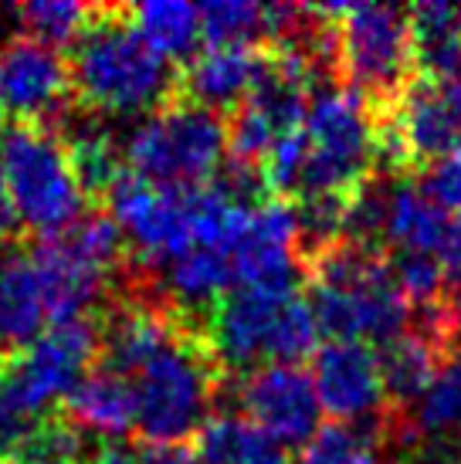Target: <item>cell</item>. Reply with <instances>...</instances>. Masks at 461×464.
<instances>
[{"instance_id": "32", "label": "cell", "mask_w": 461, "mask_h": 464, "mask_svg": "<svg viewBox=\"0 0 461 464\" xmlns=\"http://www.w3.org/2000/svg\"><path fill=\"white\" fill-rule=\"evenodd\" d=\"M142 458H146V464H207L187 444H177V448H146Z\"/></svg>"}, {"instance_id": "35", "label": "cell", "mask_w": 461, "mask_h": 464, "mask_svg": "<svg viewBox=\"0 0 461 464\" xmlns=\"http://www.w3.org/2000/svg\"><path fill=\"white\" fill-rule=\"evenodd\" d=\"M7 362H11V356L0 349V383H4V373H7Z\"/></svg>"}, {"instance_id": "8", "label": "cell", "mask_w": 461, "mask_h": 464, "mask_svg": "<svg viewBox=\"0 0 461 464\" xmlns=\"http://www.w3.org/2000/svg\"><path fill=\"white\" fill-rule=\"evenodd\" d=\"M99 360V323L52 325L27 349L14 353L0 383V407L25 420H44L58 400H68Z\"/></svg>"}, {"instance_id": "26", "label": "cell", "mask_w": 461, "mask_h": 464, "mask_svg": "<svg viewBox=\"0 0 461 464\" xmlns=\"http://www.w3.org/2000/svg\"><path fill=\"white\" fill-rule=\"evenodd\" d=\"M390 275L414 312L435 309V305H445L448 298H455L451 271L445 268V261L431 258V255L390 251Z\"/></svg>"}, {"instance_id": "30", "label": "cell", "mask_w": 461, "mask_h": 464, "mask_svg": "<svg viewBox=\"0 0 461 464\" xmlns=\"http://www.w3.org/2000/svg\"><path fill=\"white\" fill-rule=\"evenodd\" d=\"M417 187L445 214H451V218L458 214L461 218V150L445 156V160H437V163H431V167H424Z\"/></svg>"}, {"instance_id": "24", "label": "cell", "mask_w": 461, "mask_h": 464, "mask_svg": "<svg viewBox=\"0 0 461 464\" xmlns=\"http://www.w3.org/2000/svg\"><path fill=\"white\" fill-rule=\"evenodd\" d=\"M394 438L367 424H322L299 451V464H384V448Z\"/></svg>"}, {"instance_id": "2", "label": "cell", "mask_w": 461, "mask_h": 464, "mask_svg": "<svg viewBox=\"0 0 461 464\" xmlns=\"http://www.w3.org/2000/svg\"><path fill=\"white\" fill-rule=\"evenodd\" d=\"M306 275L312 288L309 305L316 312L319 333L336 343L387 346L414 323V309L390 275L387 247L343 237L312 255Z\"/></svg>"}, {"instance_id": "25", "label": "cell", "mask_w": 461, "mask_h": 464, "mask_svg": "<svg viewBox=\"0 0 461 464\" xmlns=\"http://www.w3.org/2000/svg\"><path fill=\"white\" fill-rule=\"evenodd\" d=\"M414 430L427 440L461 438V353L445 360L431 387L414 403Z\"/></svg>"}, {"instance_id": "15", "label": "cell", "mask_w": 461, "mask_h": 464, "mask_svg": "<svg viewBox=\"0 0 461 464\" xmlns=\"http://www.w3.org/2000/svg\"><path fill=\"white\" fill-rule=\"evenodd\" d=\"M295 295H269L251 288H230L211 309L204 325L207 346L228 373H251L258 362H275V335L285 305Z\"/></svg>"}, {"instance_id": "18", "label": "cell", "mask_w": 461, "mask_h": 464, "mask_svg": "<svg viewBox=\"0 0 461 464\" xmlns=\"http://www.w3.org/2000/svg\"><path fill=\"white\" fill-rule=\"evenodd\" d=\"M44 323L48 312L31 251L0 247V349L7 356L27 349L44 333Z\"/></svg>"}, {"instance_id": "29", "label": "cell", "mask_w": 461, "mask_h": 464, "mask_svg": "<svg viewBox=\"0 0 461 464\" xmlns=\"http://www.w3.org/2000/svg\"><path fill=\"white\" fill-rule=\"evenodd\" d=\"M17 21L27 38L44 41V44H72L92 21L89 4L75 0H31L17 7Z\"/></svg>"}, {"instance_id": "12", "label": "cell", "mask_w": 461, "mask_h": 464, "mask_svg": "<svg viewBox=\"0 0 461 464\" xmlns=\"http://www.w3.org/2000/svg\"><path fill=\"white\" fill-rule=\"evenodd\" d=\"M68 102V58L27 34H14L0 44V116L52 126V116H64Z\"/></svg>"}, {"instance_id": "31", "label": "cell", "mask_w": 461, "mask_h": 464, "mask_svg": "<svg viewBox=\"0 0 461 464\" xmlns=\"http://www.w3.org/2000/svg\"><path fill=\"white\" fill-rule=\"evenodd\" d=\"M17 234H21V218H17V207H14L11 190H7V177L0 167V247H11V241H17Z\"/></svg>"}, {"instance_id": "17", "label": "cell", "mask_w": 461, "mask_h": 464, "mask_svg": "<svg viewBox=\"0 0 461 464\" xmlns=\"http://www.w3.org/2000/svg\"><path fill=\"white\" fill-rule=\"evenodd\" d=\"M461 218L445 214L437 204H431L421 194V187L407 180L390 183V197H387V218H384V241L394 251H407V255H431V258L445 261L455 245H458Z\"/></svg>"}, {"instance_id": "10", "label": "cell", "mask_w": 461, "mask_h": 464, "mask_svg": "<svg viewBox=\"0 0 461 464\" xmlns=\"http://www.w3.org/2000/svg\"><path fill=\"white\" fill-rule=\"evenodd\" d=\"M309 373L322 413H329L333 424L380 427L394 438V444L404 440L407 417L394 411L387 400L380 353H373V346L329 339L326 346L316 349Z\"/></svg>"}, {"instance_id": "4", "label": "cell", "mask_w": 461, "mask_h": 464, "mask_svg": "<svg viewBox=\"0 0 461 464\" xmlns=\"http://www.w3.org/2000/svg\"><path fill=\"white\" fill-rule=\"evenodd\" d=\"M306 167L299 177L302 197H353L377 177L384 163L380 150V112L357 89L329 85L309 102L306 116Z\"/></svg>"}, {"instance_id": "33", "label": "cell", "mask_w": 461, "mask_h": 464, "mask_svg": "<svg viewBox=\"0 0 461 464\" xmlns=\"http://www.w3.org/2000/svg\"><path fill=\"white\" fill-rule=\"evenodd\" d=\"M85 464H146L142 454H136L126 444H109L103 451H95Z\"/></svg>"}, {"instance_id": "13", "label": "cell", "mask_w": 461, "mask_h": 464, "mask_svg": "<svg viewBox=\"0 0 461 464\" xmlns=\"http://www.w3.org/2000/svg\"><path fill=\"white\" fill-rule=\"evenodd\" d=\"M234 288L269 292V295H299L306 261L299 251V220L292 200H269L258 207L248 231L230 251Z\"/></svg>"}, {"instance_id": "6", "label": "cell", "mask_w": 461, "mask_h": 464, "mask_svg": "<svg viewBox=\"0 0 461 464\" xmlns=\"http://www.w3.org/2000/svg\"><path fill=\"white\" fill-rule=\"evenodd\" d=\"M0 167L21 227L54 237L85 218L89 197L78 183L58 130L11 122V130L0 136Z\"/></svg>"}, {"instance_id": "11", "label": "cell", "mask_w": 461, "mask_h": 464, "mask_svg": "<svg viewBox=\"0 0 461 464\" xmlns=\"http://www.w3.org/2000/svg\"><path fill=\"white\" fill-rule=\"evenodd\" d=\"M105 207L146 268H160L197 247L193 245L191 190L153 187L126 169L123 180L113 187V194L105 197L103 210Z\"/></svg>"}, {"instance_id": "19", "label": "cell", "mask_w": 461, "mask_h": 464, "mask_svg": "<svg viewBox=\"0 0 461 464\" xmlns=\"http://www.w3.org/2000/svg\"><path fill=\"white\" fill-rule=\"evenodd\" d=\"M64 417L103 438H126L136 430V390L126 376L95 366L64 400Z\"/></svg>"}, {"instance_id": "14", "label": "cell", "mask_w": 461, "mask_h": 464, "mask_svg": "<svg viewBox=\"0 0 461 464\" xmlns=\"http://www.w3.org/2000/svg\"><path fill=\"white\" fill-rule=\"evenodd\" d=\"M238 403L248 420L282 448H306L319 430L322 407L312 373L295 362H269L251 370L238 387Z\"/></svg>"}, {"instance_id": "3", "label": "cell", "mask_w": 461, "mask_h": 464, "mask_svg": "<svg viewBox=\"0 0 461 464\" xmlns=\"http://www.w3.org/2000/svg\"><path fill=\"white\" fill-rule=\"evenodd\" d=\"M129 383L136 390V434L146 448H177L197 438L211 420L221 362L207 346L204 329L183 319Z\"/></svg>"}, {"instance_id": "20", "label": "cell", "mask_w": 461, "mask_h": 464, "mask_svg": "<svg viewBox=\"0 0 461 464\" xmlns=\"http://www.w3.org/2000/svg\"><path fill=\"white\" fill-rule=\"evenodd\" d=\"M414 72L431 82H461V4L410 7Z\"/></svg>"}, {"instance_id": "9", "label": "cell", "mask_w": 461, "mask_h": 464, "mask_svg": "<svg viewBox=\"0 0 461 464\" xmlns=\"http://www.w3.org/2000/svg\"><path fill=\"white\" fill-rule=\"evenodd\" d=\"M384 167H431L461 150V82L414 78L397 105L380 112Z\"/></svg>"}, {"instance_id": "34", "label": "cell", "mask_w": 461, "mask_h": 464, "mask_svg": "<svg viewBox=\"0 0 461 464\" xmlns=\"http://www.w3.org/2000/svg\"><path fill=\"white\" fill-rule=\"evenodd\" d=\"M448 271L451 275H461V231H458V245H455V251H451L448 258Z\"/></svg>"}, {"instance_id": "7", "label": "cell", "mask_w": 461, "mask_h": 464, "mask_svg": "<svg viewBox=\"0 0 461 464\" xmlns=\"http://www.w3.org/2000/svg\"><path fill=\"white\" fill-rule=\"evenodd\" d=\"M339 78L377 112H387L414 82L410 11L394 4H349L339 17Z\"/></svg>"}, {"instance_id": "16", "label": "cell", "mask_w": 461, "mask_h": 464, "mask_svg": "<svg viewBox=\"0 0 461 464\" xmlns=\"http://www.w3.org/2000/svg\"><path fill=\"white\" fill-rule=\"evenodd\" d=\"M269 68L265 44H207L183 65L177 82V95L204 105L211 112L228 119L258 85V78Z\"/></svg>"}, {"instance_id": "23", "label": "cell", "mask_w": 461, "mask_h": 464, "mask_svg": "<svg viewBox=\"0 0 461 464\" xmlns=\"http://www.w3.org/2000/svg\"><path fill=\"white\" fill-rule=\"evenodd\" d=\"M129 17L142 41L163 54L170 65L173 62H191L197 41L204 38L201 31V7L193 4H180V0H150V4H136L129 7Z\"/></svg>"}, {"instance_id": "1", "label": "cell", "mask_w": 461, "mask_h": 464, "mask_svg": "<svg viewBox=\"0 0 461 464\" xmlns=\"http://www.w3.org/2000/svg\"><path fill=\"white\" fill-rule=\"evenodd\" d=\"M72 99L92 116L156 112L177 99L180 72L136 31L129 7L92 4V21L68 52Z\"/></svg>"}, {"instance_id": "5", "label": "cell", "mask_w": 461, "mask_h": 464, "mask_svg": "<svg viewBox=\"0 0 461 464\" xmlns=\"http://www.w3.org/2000/svg\"><path fill=\"white\" fill-rule=\"evenodd\" d=\"M228 150V122L191 99H170L126 140V169L167 190H197L218 177Z\"/></svg>"}, {"instance_id": "21", "label": "cell", "mask_w": 461, "mask_h": 464, "mask_svg": "<svg viewBox=\"0 0 461 464\" xmlns=\"http://www.w3.org/2000/svg\"><path fill=\"white\" fill-rule=\"evenodd\" d=\"M445 360H448V353L414 325L397 339H390L387 346H380V373H384L390 407L397 413L414 407L424 397V390L431 387V380L445 366Z\"/></svg>"}, {"instance_id": "22", "label": "cell", "mask_w": 461, "mask_h": 464, "mask_svg": "<svg viewBox=\"0 0 461 464\" xmlns=\"http://www.w3.org/2000/svg\"><path fill=\"white\" fill-rule=\"evenodd\" d=\"M197 454L207 464H289L282 444L238 413H214L197 434Z\"/></svg>"}, {"instance_id": "28", "label": "cell", "mask_w": 461, "mask_h": 464, "mask_svg": "<svg viewBox=\"0 0 461 464\" xmlns=\"http://www.w3.org/2000/svg\"><path fill=\"white\" fill-rule=\"evenodd\" d=\"M201 31L211 48L221 44H265V4L211 0L201 4Z\"/></svg>"}, {"instance_id": "27", "label": "cell", "mask_w": 461, "mask_h": 464, "mask_svg": "<svg viewBox=\"0 0 461 464\" xmlns=\"http://www.w3.org/2000/svg\"><path fill=\"white\" fill-rule=\"evenodd\" d=\"M85 430L68 417H44L31 427L7 464H85Z\"/></svg>"}]
</instances>
